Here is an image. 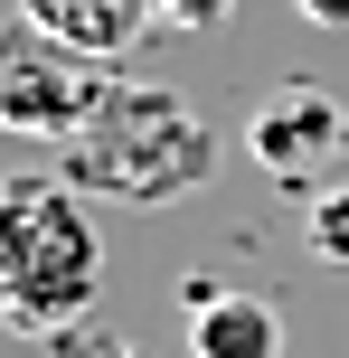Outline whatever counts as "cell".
I'll list each match as a JSON object with an SVG mask.
<instances>
[{"instance_id":"obj_9","label":"cell","mask_w":349,"mask_h":358,"mask_svg":"<svg viewBox=\"0 0 349 358\" xmlns=\"http://www.w3.org/2000/svg\"><path fill=\"white\" fill-rule=\"evenodd\" d=\"M302 19H321V29H349V0H293Z\"/></svg>"},{"instance_id":"obj_5","label":"cell","mask_w":349,"mask_h":358,"mask_svg":"<svg viewBox=\"0 0 349 358\" xmlns=\"http://www.w3.org/2000/svg\"><path fill=\"white\" fill-rule=\"evenodd\" d=\"M19 19H29L38 38H57V48H76V57H94V66H113L123 48H142L151 0H19Z\"/></svg>"},{"instance_id":"obj_3","label":"cell","mask_w":349,"mask_h":358,"mask_svg":"<svg viewBox=\"0 0 349 358\" xmlns=\"http://www.w3.org/2000/svg\"><path fill=\"white\" fill-rule=\"evenodd\" d=\"M113 85H123V76H104L94 57L38 38L29 19L0 29V132H29V142H57V151H66L76 132L104 113Z\"/></svg>"},{"instance_id":"obj_6","label":"cell","mask_w":349,"mask_h":358,"mask_svg":"<svg viewBox=\"0 0 349 358\" xmlns=\"http://www.w3.org/2000/svg\"><path fill=\"white\" fill-rule=\"evenodd\" d=\"M199 358H283V311L255 292H199V321H189Z\"/></svg>"},{"instance_id":"obj_7","label":"cell","mask_w":349,"mask_h":358,"mask_svg":"<svg viewBox=\"0 0 349 358\" xmlns=\"http://www.w3.org/2000/svg\"><path fill=\"white\" fill-rule=\"evenodd\" d=\"M302 245H312V264L349 273V179H331V189L302 198Z\"/></svg>"},{"instance_id":"obj_8","label":"cell","mask_w":349,"mask_h":358,"mask_svg":"<svg viewBox=\"0 0 349 358\" xmlns=\"http://www.w3.org/2000/svg\"><path fill=\"white\" fill-rule=\"evenodd\" d=\"M151 10H161L170 29H218V19L236 10V0H151Z\"/></svg>"},{"instance_id":"obj_4","label":"cell","mask_w":349,"mask_h":358,"mask_svg":"<svg viewBox=\"0 0 349 358\" xmlns=\"http://www.w3.org/2000/svg\"><path fill=\"white\" fill-rule=\"evenodd\" d=\"M349 151V113H340V94H321V85H274V94H255V113H245V161H255L274 189H331V170Z\"/></svg>"},{"instance_id":"obj_2","label":"cell","mask_w":349,"mask_h":358,"mask_svg":"<svg viewBox=\"0 0 349 358\" xmlns=\"http://www.w3.org/2000/svg\"><path fill=\"white\" fill-rule=\"evenodd\" d=\"M104 292V236L85 217V189L57 170L0 179V321L10 330H66Z\"/></svg>"},{"instance_id":"obj_1","label":"cell","mask_w":349,"mask_h":358,"mask_svg":"<svg viewBox=\"0 0 349 358\" xmlns=\"http://www.w3.org/2000/svg\"><path fill=\"white\" fill-rule=\"evenodd\" d=\"M218 170V132L199 123V104L170 85H113L104 113L66 142V189L113 198V208H180L189 189H208Z\"/></svg>"}]
</instances>
